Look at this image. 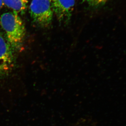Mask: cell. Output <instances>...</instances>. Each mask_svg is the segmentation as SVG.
I'll return each instance as SVG.
<instances>
[{"instance_id": "6da1fadb", "label": "cell", "mask_w": 126, "mask_h": 126, "mask_svg": "<svg viewBox=\"0 0 126 126\" xmlns=\"http://www.w3.org/2000/svg\"><path fill=\"white\" fill-rule=\"evenodd\" d=\"M0 23L6 34V38L13 49L20 51L23 49L26 34L25 27L22 19L14 12L2 14Z\"/></svg>"}, {"instance_id": "7a4b0ae2", "label": "cell", "mask_w": 126, "mask_h": 126, "mask_svg": "<svg viewBox=\"0 0 126 126\" xmlns=\"http://www.w3.org/2000/svg\"><path fill=\"white\" fill-rule=\"evenodd\" d=\"M29 11L33 22L39 27L47 28L52 24L54 13L50 0H32Z\"/></svg>"}, {"instance_id": "3957f363", "label": "cell", "mask_w": 126, "mask_h": 126, "mask_svg": "<svg viewBox=\"0 0 126 126\" xmlns=\"http://www.w3.org/2000/svg\"><path fill=\"white\" fill-rule=\"evenodd\" d=\"M13 50L6 37L0 34V79L7 75L14 67Z\"/></svg>"}, {"instance_id": "277c9868", "label": "cell", "mask_w": 126, "mask_h": 126, "mask_svg": "<svg viewBox=\"0 0 126 126\" xmlns=\"http://www.w3.org/2000/svg\"><path fill=\"white\" fill-rule=\"evenodd\" d=\"M54 14L61 24L70 22L75 5V0H50Z\"/></svg>"}, {"instance_id": "5b68a950", "label": "cell", "mask_w": 126, "mask_h": 126, "mask_svg": "<svg viewBox=\"0 0 126 126\" xmlns=\"http://www.w3.org/2000/svg\"><path fill=\"white\" fill-rule=\"evenodd\" d=\"M3 4L18 14L25 13L27 8L29 0H2Z\"/></svg>"}, {"instance_id": "8992f818", "label": "cell", "mask_w": 126, "mask_h": 126, "mask_svg": "<svg viewBox=\"0 0 126 126\" xmlns=\"http://www.w3.org/2000/svg\"><path fill=\"white\" fill-rule=\"evenodd\" d=\"M68 126H97V123L92 118L87 117L79 119Z\"/></svg>"}, {"instance_id": "52a82bcc", "label": "cell", "mask_w": 126, "mask_h": 126, "mask_svg": "<svg viewBox=\"0 0 126 126\" xmlns=\"http://www.w3.org/2000/svg\"><path fill=\"white\" fill-rule=\"evenodd\" d=\"M89 6L93 7H98L104 5L109 0H83Z\"/></svg>"}, {"instance_id": "ba28073f", "label": "cell", "mask_w": 126, "mask_h": 126, "mask_svg": "<svg viewBox=\"0 0 126 126\" xmlns=\"http://www.w3.org/2000/svg\"><path fill=\"white\" fill-rule=\"evenodd\" d=\"M4 5L2 0H0V10L2 8V6Z\"/></svg>"}]
</instances>
